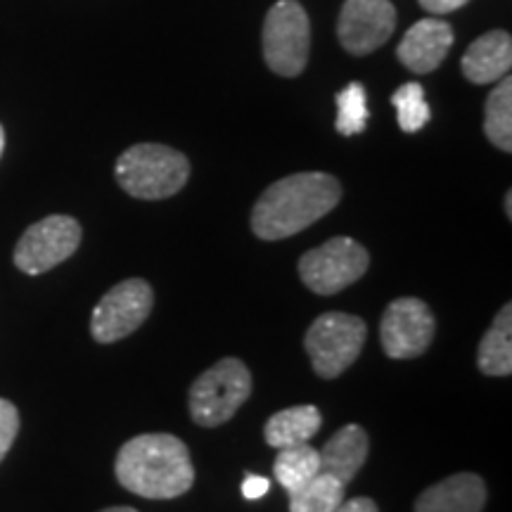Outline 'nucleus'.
<instances>
[{
	"mask_svg": "<svg viewBox=\"0 0 512 512\" xmlns=\"http://www.w3.org/2000/svg\"><path fill=\"white\" fill-rule=\"evenodd\" d=\"M342 200V185L323 171H304L268 185L252 209L259 240H285L328 216Z\"/></svg>",
	"mask_w": 512,
	"mask_h": 512,
	"instance_id": "1",
	"label": "nucleus"
},
{
	"mask_svg": "<svg viewBox=\"0 0 512 512\" xmlns=\"http://www.w3.org/2000/svg\"><path fill=\"white\" fill-rule=\"evenodd\" d=\"M114 475L131 494L171 501L192 489L195 465L188 446L174 434H140L119 448Z\"/></svg>",
	"mask_w": 512,
	"mask_h": 512,
	"instance_id": "2",
	"label": "nucleus"
},
{
	"mask_svg": "<svg viewBox=\"0 0 512 512\" xmlns=\"http://www.w3.org/2000/svg\"><path fill=\"white\" fill-rule=\"evenodd\" d=\"M190 162L169 145L140 143L117 159V183L136 200H166L185 188Z\"/></svg>",
	"mask_w": 512,
	"mask_h": 512,
	"instance_id": "3",
	"label": "nucleus"
},
{
	"mask_svg": "<svg viewBox=\"0 0 512 512\" xmlns=\"http://www.w3.org/2000/svg\"><path fill=\"white\" fill-rule=\"evenodd\" d=\"M252 394V373L240 358H221L190 387L188 406L200 427H221Z\"/></svg>",
	"mask_w": 512,
	"mask_h": 512,
	"instance_id": "4",
	"label": "nucleus"
},
{
	"mask_svg": "<svg viewBox=\"0 0 512 512\" xmlns=\"http://www.w3.org/2000/svg\"><path fill=\"white\" fill-rule=\"evenodd\" d=\"M368 325L363 318L342 311L320 313L306 332L304 349L311 358V366L323 380H335L354 366L356 358L366 347Z\"/></svg>",
	"mask_w": 512,
	"mask_h": 512,
	"instance_id": "5",
	"label": "nucleus"
},
{
	"mask_svg": "<svg viewBox=\"0 0 512 512\" xmlns=\"http://www.w3.org/2000/svg\"><path fill=\"white\" fill-rule=\"evenodd\" d=\"M311 53V22L297 0H278L264 22V57L271 72L294 79Z\"/></svg>",
	"mask_w": 512,
	"mask_h": 512,
	"instance_id": "6",
	"label": "nucleus"
},
{
	"mask_svg": "<svg viewBox=\"0 0 512 512\" xmlns=\"http://www.w3.org/2000/svg\"><path fill=\"white\" fill-rule=\"evenodd\" d=\"M368 266V249L361 242L339 235L299 259V278L311 292L332 297L361 280Z\"/></svg>",
	"mask_w": 512,
	"mask_h": 512,
	"instance_id": "7",
	"label": "nucleus"
},
{
	"mask_svg": "<svg viewBox=\"0 0 512 512\" xmlns=\"http://www.w3.org/2000/svg\"><path fill=\"white\" fill-rule=\"evenodd\" d=\"M155 306L152 285L143 278H128L114 285L93 309L91 335L100 344H114L133 335Z\"/></svg>",
	"mask_w": 512,
	"mask_h": 512,
	"instance_id": "8",
	"label": "nucleus"
},
{
	"mask_svg": "<svg viewBox=\"0 0 512 512\" xmlns=\"http://www.w3.org/2000/svg\"><path fill=\"white\" fill-rule=\"evenodd\" d=\"M81 235V223L72 216H48L24 230L15 247V266L27 275L53 271L79 249Z\"/></svg>",
	"mask_w": 512,
	"mask_h": 512,
	"instance_id": "9",
	"label": "nucleus"
},
{
	"mask_svg": "<svg viewBox=\"0 0 512 512\" xmlns=\"http://www.w3.org/2000/svg\"><path fill=\"white\" fill-rule=\"evenodd\" d=\"M434 330V316L422 299L401 297L394 299L384 311L380 323V339L382 349L389 358L396 361H408V358H418L430 349Z\"/></svg>",
	"mask_w": 512,
	"mask_h": 512,
	"instance_id": "10",
	"label": "nucleus"
},
{
	"mask_svg": "<svg viewBox=\"0 0 512 512\" xmlns=\"http://www.w3.org/2000/svg\"><path fill=\"white\" fill-rule=\"evenodd\" d=\"M396 10L389 0H347L337 19V36L347 53L363 57L389 41Z\"/></svg>",
	"mask_w": 512,
	"mask_h": 512,
	"instance_id": "11",
	"label": "nucleus"
},
{
	"mask_svg": "<svg viewBox=\"0 0 512 512\" xmlns=\"http://www.w3.org/2000/svg\"><path fill=\"white\" fill-rule=\"evenodd\" d=\"M453 46V29L444 19H420L401 38L396 55L415 74H430Z\"/></svg>",
	"mask_w": 512,
	"mask_h": 512,
	"instance_id": "12",
	"label": "nucleus"
},
{
	"mask_svg": "<svg viewBox=\"0 0 512 512\" xmlns=\"http://www.w3.org/2000/svg\"><path fill=\"white\" fill-rule=\"evenodd\" d=\"M484 505V479L475 472H458L422 491L415 512H482Z\"/></svg>",
	"mask_w": 512,
	"mask_h": 512,
	"instance_id": "13",
	"label": "nucleus"
},
{
	"mask_svg": "<svg viewBox=\"0 0 512 512\" xmlns=\"http://www.w3.org/2000/svg\"><path fill=\"white\" fill-rule=\"evenodd\" d=\"M463 74L467 81L484 86V83L501 81L508 76L512 67V38L505 31H489L479 36L470 48L465 50Z\"/></svg>",
	"mask_w": 512,
	"mask_h": 512,
	"instance_id": "14",
	"label": "nucleus"
},
{
	"mask_svg": "<svg viewBox=\"0 0 512 512\" xmlns=\"http://www.w3.org/2000/svg\"><path fill=\"white\" fill-rule=\"evenodd\" d=\"M370 453V437L361 425H347L337 430L320 451V472L349 484L366 465Z\"/></svg>",
	"mask_w": 512,
	"mask_h": 512,
	"instance_id": "15",
	"label": "nucleus"
},
{
	"mask_svg": "<svg viewBox=\"0 0 512 512\" xmlns=\"http://www.w3.org/2000/svg\"><path fill=\"white\" fill-rule=\"evenodd\" d=\"M320 411L316 406H292L271 415L264 427V439L275 451L290 446H302L316 437L320 430Z\"/></svg>",
	"mask_w": 512,
	"mask_h": 512,
	"instance_id": "16",
	"label": "nucleus"
},
{
	"mask_svg": "<svg viewBox=\"0 0 512 512\" xmlns=\"http://www.w3.org/2000/svg\"><path fill=\"white\" fill-rule=\"evenodd\" d=\"M477 366L489 377H508L512 373V306L505 304L494 323L479 342Z\"/></svg>",
	"mask_w": 512,
	"mask_h": 512,
	"instance_id": "17",
	"label": "nucleus"
},
{
	"mask_svg": "<svg viewBox=\"0 0 512 512\" xmlns=\"http://www.w3.org/2000/svg\"><path fill=\"white\" fill-rule=\"evenodd\" d=\"M273 472L287 494H294L320 472V451L311 444L280 448L278 456H275Z\"/></svg>",
	"mask_w": 512,
	"mask_h": 512,
	"instance_id": "18",
	"label": "nucleus"
},
{
	"mask_svg": "<svg viewBox=\"0 0 512 512\" xmlns=\"http://www.w3.org/2000/svg\"><path fill=\"white\" fill-rule=\"evenodd\" d=\"M484 133L498 150H512V79L503 76L491 91L484 110Z\"/></svg>",
	"mask_w": 512,
	"mask_h": 512,
	"instance_id": "19",
	"label": "nucleus"
},
{
	"mask_svg": "<svg viewBox=\"0 0 512 512\" xmlns=\"http://www.w3.org/2000/svg\"><path fill=\"white\" fill-rule=\"evenodd\" d=\"M344 489L347 484L337 477L318 472L309 484L290 494V512H335L344 501Z\"/></svg>",
	"mask_w": 512,
	"mask_h": 512,
	"instance_id": "20",
	"label": "nucleus"
},
{
	"mask_svg": "<svg viewBox=\"0 0 512 512\" xmlns=\"http://www.w3.org/2000/svg\"><path fill=\"white\" fill-rule=\"evenodd\" d=\"M368 95L363 83H349L337 93V133L342 136H358L368 126Z\"/></svg>",
	"mask_w": 512,
	"mask_h": 512,
	"instance_id": "21",
	"label": "nucleus"
},
{
	"mask_svg": "<svg viewBox=\"0 0 512 512\" xmlns=\"http://www.w3.org/2000/svg\"><path fill=\"white\" fill-rule=\"evenodd\" d=\"M392 105L396 107V119H399L403 133H418L432 117L430 105L425 100V88L420 83H403L392 95Z\"/></svg>",
	"mask_w": 512,
	"mask_h": 512,
	"instance_id": "22",
	"label": "nucleus"
},
{
	"mask_svg": "<svg viewBox=\"0 0 512 512\" xmlns=\"http://www.w3.org/2000/svg\"><path fill=\"white\" fill-rule=\"evenodd\" d=\"M19 432V411L15 403L0 399V460L8 456Z\"/></svg>",
	"mask_w": 512,
	"mask_h": 512,
	"instance_id": "23",
	"label": "nucleus"
},
{
	"mask_svg": "<svg viewBox=\"0 0 512 512\" xmlns=\"http://www.w3.org/2000/svg\"><path fill=\"white\" fill-rule=\"evenodd\" d=\"M268 491H271V479L247 472L245 482H242V496H245L247 501H259V498H264Z\"/></svg>",
	"mask_w": 512,
	"mask_h": 512,
	"instance_id": "24",
	"label": "nucleus"
},
{
	"mask_svg": "<svg viewBox=\"0 0 512 512\" xmlns=\"http://www.w3.org/2000/svg\"><path fill=\"white\" fill-rule=\"evenodd\" d=\"M470 0H420V8L430 15H448V12H456Z\"/></svg>",
	"mask_w": 512,
	"mask_h": 512,
	"instance_id": "25",
	"label": "nucleus"
},
{
	"mask_svg": "<svg viewBox=\"0 0 512 512\" xmlns=\"http://www.w3.org/2000/svg\"><path fill=\"white\" fill-rule=\"evenodd\" d=\"M335 512H380V508H377L373 498L358 496V498H349V501L344 498V501L337 505Z\"/></svg>",
	"mask_w": 512,
	"mask_h": 512,
	"instance_id": "26",
	"label": "nucleus"
},
{
	"mask_svg": "<svg viewBox=\"0 0 512 512\" xmlns=\"http://www.w3.org/2000/svg\"><path fill=\"white\" fill-rule=\"evenodd\" d=\"M100 512H138L136 508H128V505H114V508H105Z\"/></svg>",
	"mask_w": 512,
	"mask_h": 512,
	"instance_id": "27",
	"label": "nucleus"
},
{
	"mask_svg": "<svg viewBox=\"0 0 512 512\" xmlns=\"http://www.w3.org/2000/svg\"><path fill=\"white\" fill-rule=\"evenodd\" d=\"M505 214H508V219H512V192L505 195Z\"/></svg>",
	"mask_w": 512,
	"mask_h": 512,
	"instance_id": "28",
	"label": "nucleus"
},
{
	"mask_svg": "<svg viewBox=\"0 0 512 512\" xmlns=\"http://www.w3.org/2000/svg\"><path fill=\"white\" fill-rule=\"evenodd\" d=\"M3 150H5V131L3 126H0V157H3Z\"/></svg>",
	"mask_w": 512,
	"mask_h": 512,
	"instance_id": "29",
	"label": "nucleus"
}]
</instances>
